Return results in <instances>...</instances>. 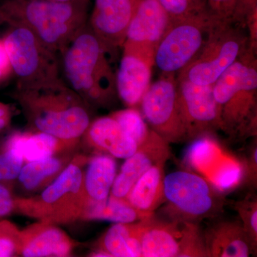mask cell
<instances>
[{
    "label": "cell",
    "instance_id": "obj_1",
    "mask_svg": "<svg viewBox=\"0 0 257 257\" xmlns=\"http://www.w3.org/2000/svg\"><path fill=\"white\" fill-rule=\"evenodd\" d=\"M16 99L32 128L73 145L92 122L90 107L62 78L18 87Z\"/></svg>",
    "mask_w": 257,
    "mask_h": 257
},
{
    "label": "cell",
    "instance_id": "obj_2",
    "mask_svg": "<svg viewBox=\"0 0 257 257\" xmlns=\"http://www.w3.org/2000/svg\"><path fill=\"white\" fill-rule=\"evenodd\" d=\"M112 51L87 24L59 53L62 81L89 107L105 105L116 92Z\"/></svg>",
    "mask_w": 257,
    "mask_h": 257
},
{
    "label": "cell",
    "instance_id": "obj_3",
    "mask_svg": "<svg viewBox=\"0 0 257 257\" xmlns=\"http://www.w3.org/2000/svg\"><path fill=\"white\" fill-rule=\"evenodd\" d=\"M87 5L52 0H6L0 6V20L30 29L49 50L58 56L87 25Z\"/></svg>",
    "mask_w": 257,
    "mask_h": 257
},
{
    "label": "cell",
    "instance_id": "obj_4",
    "mask_svg": "<svg viewBox=\"0 0 257 257\" xmlns=\"http://www.w3.org/2000/svg\"><path fill=\"white\" fill-rule=\"evenodd\" d=\"M250 47L213 84L220 114L221 130L229 135H249L256 130L257 69Z\"/></svg>",
    "mask_w": 257,
    "mask_h": 257
},
{
    "label": "cell",
    "instance_id": "obj_5",
    "mask_svg": "<svg viewBox=\"0 0 257 257\" xmlns=\"http://www.w3.org/2000/svg\"><path fill=\"white\" fill-rule=\"evenodd\" d=\"M87 160L83 156L72 159L60 175L39 195L15 197V211L56 225L82 219L87 205L82 167Z\"/></svg>",
    "mask_w": 257,
    "mask_h": 257
},
{
    "label": "cell",
    "instance_id": "obj_6",
    "mask_svg": "<svg viewBox=\"0 0 257 257\" xmlns=\"http://www.w3.org/2000/svg\"><path fill=\"white\" fill-rule=\"evenodd\" d=\"M248 23L219 20L200 53L179 72L198 85H212L225 70L251 47H256Z\"/></svg>",
    "mask_w": 257,
    "mask_h": 257
},
{
    "label": "cell",
    "instance_id": "obj_7",
    "mask_svg": "<svg viewBox=\"0 0 257 257\" xmlns=\"http://www.w3.org/2000/svg\"><path fill=\"white\" fill-rule=\"evenodd\" d=\"M164 196L172 219L196 224L219 215L225 203L220 192L207 179L185 170L165 176Z\"/></svg>",
    "mask_w": 257,
    "mask_h": 257
},
{
    "label": "cell",
    "instance_id": "obj_8",
    "mask_svg": "<svg viewBox=\"0 0 257 257\" xmlns=\"http://www.w3.org/2000/svg\"><path fill=\"white\" fill-rule=\"evenodd\" d=\"M219 20L209 11L172 21L155 51V65L164 74L182 72L200 53Z\"/></svg>",
    "mask_w": 257,
    "mask_h": 257
},
{
    "label": "cell",
    "instance_id": "obj_9",
    "mask_svg": "<svg viewBox=\"0 0 257 257\" xmlns=\"http://www.w3.org/2000/svg\"><path fill=\"white\" fill-rule=\"evenodd\" d=\"M18 87L60 79L58 56L49 50L30 29L10 25L3 39Z\"/></svg>",
    "mask_w": 257,
    "mask_h": 257
},
{
    "label": "cell",
    "instance_id": "obj_10",
    "mask_svg": "<svg viewBox=\"0 0 257 257\" xmlns=\"http://www.w3.org/2000/svg\"><path fill=\"white\" fill-rule=\"evenodd\" d=\"M138 224L142 257L207 256L204 234L196 223L152 214Z\"/></svg>",
    "mask_w": 257,
    "mask_h": 257
},
{
    "label": "cell",
    "instance_id": "obj_11",
    "mask_svg": "<svg viewBox=\"0 0 257 257\" xmlns=\"http://www.w3.org/2000/svg\"><path fill=\"white\" fill-rule=\"evenodd\" d=\"M140 104L147 124L167 143L188 140L175 74H163V77L150 84Z\"/></svg>",
    "mask_w": 257,
    "mask_h": 257
},
{
    "label": "cell",
    "instance_id": "obj_12",
    "mask_svg": "<svg viewBox=\"0 0 257 257\" xmlns=\"http://www.w3.org/2000/svg\"><path fill=\"white\" fill-rule=\"evenodd\" d=\"M187 165L219 192L236 187L244 175L243 165L209 137L196 140L186 152Z\"/></svg>",
    "mask_w": 257,
    "mask_h": 257
},
{
    "label": "cell",
    "instance_id": "obj_13",
    "mask_svg": "<svg viewBox=\"0 0 257 257\" xmlns=\"http://www.w3.org/2000/svg\"><path fill=\"white\" fill-rule=\"evenodd\" d=\"M171 23L158 0H142L128 25L123 50L155 62V51Z\"/></svg>",
    "mask_w": 257,
    "mask_h": 257
},
{
    "label": "cell",
    "instance_id": "obj_14",
    "mask_svg": "<svg viewBox=\"0 0 257 257\" xmlns=\"http://www.w3.org/2000/svg\"><path fill=\"white\" fill-rule=\"evenodd\" d=\"M181 109L189 139L200 138L221 130L220 114L212 85H198L183 78H177Z\"/></svg>",
    "mask_w": 257,
    "mask_h": 257
},
{
    "label": "cell",
    "instance_id": "obj_15",
    "mask_svg": "<svg viewBox=\"0 0 257 257\" xmlns=\"http://www.w3.org/2000/svg\"><path fill=\"white\" fill-rule=\"evenodd\" d=\"M142 0H95L89 25L111 50L122 47L130 22Z\"/></svg>",
    "mask_w": 257,
    "mask_h": 257
},
{
    "label": "cell",
    "instance_id": "obj_16",
    "mask_svg": "<svg viewBox=\"0 0 257 257\" xmlns=\"http://www.w3.org/2000/svg\"><path fill=\"white\" fill-rule=\"evenodd\" d=\"M169 144L152 130L145 143L121 166L119 173L115 177L110 195L126 199L134 184L147 170L154 165H165L170 157Z\"/></svg>",
    "mask_w": 257,
    "mask_h": 257
},
{
    "label": "cell",
    "instance_id": "obj_17",
    "mask_svg": "<svg viewBox=\"0 0 257 257\" xmlns=\"http://www.w3.org/2000/svg\"><path fill=\"white\" fill-rule=\"evenodd\" d=\"M75 245L57 225L39 221L20 231L19 256H69Z\"/></svg>",
    "mask_w": 257,
    "mask_h": 257
},
{
    "label": "cell",
    "instance_id": "obj_18",
    "mask_svg": "<svg viewBox=\"0 0 257 257\" xmlns=\"http://www.w3.org/2000/svg\"><path fill=\"white\" fill-rule=\"evenodd\" d=\"M153 61L130 51L123 50L122 57L115 74L118 96L125 105L135 107L151 84Z\"/></svg>",
    "mask_w": 257,
    "mask_h": 257
},
{
    "label": "cell",
    "instance_id": "obj_19",
    "mask_svg": "<svg viewBox=\"0 0 257 257\" xmlns=\"http://www.w3.org/2000/svg\"><path fill=\"white\" fill-rule=\"evenodd\" d=\"M207 256L247 257L256 248L238 221H221L204 234Z\"/></svg>",
    "mask_w": 257,
    "mask_h": 257
},
{
    "label": "cell",
    "instance_id": "obj_20",
    "mask_svg": "<svg viewBox=\"0 0 257 257\" xmlns=\"http://www.w3.org/2000/svg\"><path fill=\"white\" fill-rule=\"evenodd\" d=\"M84 135L88 145L115 158L127 159L138 148L111 116L92 121Z\"/></svg>",
    "mask_w": 257,
    "mask_h": 257
},
{
    "label": "cell",
    "instance_id": "obj_21",
    "mask_svg": "<svg viewBox=\"0 0 257 257\" xmlns=\"http://www.w3.org/2000/svg\"><path fill=\"white\" fill-rule=\"evenodd\" d=\"M3 145L20 154L25 162L55 156L76 146L49 134L37 131L13 133Z\"/></svg>",
    "mask_w": 257,
    "mask_h": 257
},
{
    "label": "cell",
    "instance_id": "obj_22",
    "mask_svg": "<svg viewBox=\"0 0 257 257\" xmlns=\"http://www.w3.org/2000/svg\"><path fill=\"white\" fill-rule=\"evenodd\" d=\"M164 167L165 164H159L147 170L134 184L126 197L130 205L146 217L154 214L165 200Z\"/></svg>",
    "mask_w": 257,
    "mask_h": 257
},
{
    "label": "cell",
    "instance_id": "obj_23",
    "mask_svg": "<svg viewBox=\"0 0 257 257\" xmlns=\"http://www.w3.org/2000/svg\"><path fill=\"white\" fill-rule=\"evenodd\" d=\"M87 164V170L83 175V187L87 204L107 199L116 175V163L114 157L107 154L98 155L89 159Z\"/></svg>",
    "mask_w": 257,
    "mask_h": 257
},
{
    "label": "cell",
    "instance_id": "obj_24",
    "mask_svg": "<svg viewBox=\"0 0 257 257\" xmlns=\"http://www.w3.org/2000/svg\"><path fill=\"white\" fill-rule=\"evenodd\" d=\"M72 160L69 156L57 157L26 162L18 177L20 185L30 192H39L52 183Z\"/></svg>",
    "mask_w": 257,
    "mask_h": 257
},
{
    "label": "cell",
    "instance_id": "obj_25",
    "mask_svg": "<svg viewBox=\"0 0 257 257\" xmlns=\"http://www.w3.org/2000/svg\"><path fill=\"white\" fill-rule=\"evenodd\" d=\"M99 249L111 256L142 257V246L138 221L116 223L101 238Z\"/></svg>",
    "mask_w": 257,
    "mask_h": 257
},
{
    "label": "cell",
    "instance_id": "obj_26",
    "mask_svg": "<svg viewBox=\"0 0 257 257\" xmlns=\"http://www.w3.org/2000/svg\"><path fill=\"white\" fill-rule=\"evenodd\" d=\"M147 218L130 205L126 199L109 196L101 202L88 203L83 220H103L115 223H135Z\"/></svg>",
    "mask_w": 257,
    "mask_h": 257
},
{
    "label": "cell",
    "instance_id": "obj_27",
    "mask_svg": "<svg viewBox=\"0 0 257 257\" xmlns=\"http://www.w3.org/2000/svg\"><path fill=\"white\" fill-rule=\"evenodd\" d=\"M138 146L143 145L152 132L143 114L135 107H128L110 115Z\"/></svg>",
    "mask_w": 257,
    "mask_h": 257
},
{
    "label": "cell",
    "instance_id": "obj_28",
    "mask_svg": "<svg viewBox=\"0 0 257 257\" xmlns=\"http://www.w3.org/2000/svg\"><path fill=\"white\" fill-rule=\"evenodd\" d=\"M211 14L218 20L226 22L251 23L256 16H250L243 8L241 0H207Z\"/></svg>",
    "mask_w": 257,
    "mask_h": 257
},
{
    "label": "cell",
    "instance_id": "obj_29",
    "mask_svg": "<svg viewBox=\"0 0 257 257\" xmlns=\"http://www.w3.org/2000/svg\"><path fill=\"white\" fill-rule=\"evenodd\" d=\"M172 21L183 20L210 11L207 0H158Z\"/></svg>",
    "mask_w": 257,
    "mask_h": 257
},
{
    "label": "cell",
    "instance_id": "obj_30",
    "mask_svg": "<svg viewBox=\"0 0 257 257\" xmlns=\"http://www.w3.org/2000/svg\"><path fill=\"white\" fill-rule=\"evenodd\" d=\"M24 162L20 154L3 145L0 149V183L10 185L18 179Z\"/></svg>",
    "mask_w": 257,
    "mask_h": 257
},
{
    "label": "cell",
    "instance_id": "obj_31",
    "mask_svg": "<svg viewBox=\"0 0 257 257\" xmlns=\"http://www.w3.org/2000/svg\"><path fill=\"white\" fill-rule=\"evenodd\" d=\"M20 231L14 223L0 220V257L19 256Z\"/></svg>",
    "mask_w": 257,
    "mask_h": 257
},
{
    "label": "cell",
    "instance_id": "obj_32",
    "mask_svg": "<svg viewBox=\"0 0 257 257\" xmlns=\"http://www.w3.org/2000/svg\"><path fill=\"white\" fill-rule=\"evenodd\" d=\"M241 218L243 229L247 233L252 242L257 243V204L256 201L246 197L235 206Z\"/></svg>",
    "mask_w": 257,
    "mask_h": 257
},
{
    "label": "cell",
    "instance_id": "obj_33",
    "mask_svg": "<svg viewBox=\"0 0 257 257\" xmlns=\"http://www.w3.org/2000/svg\"><path fill=\"white\" fill-rule=\"evenodd\" d=\"M15 197L8 184L0 183V220L14 212Z\"/></svg>",
    "mask_w": 257,
    "mask_h": 257
},
{
    "label": "cell",
    "instance_id": "obj_34",
    "mask_svg": "<svg viewBox=\"0 0 257 257\" xmlns=\"http://www.w3.org/2000/svg\"><path fill=\"white\" fill-rule=\"evenodd\" d=\"M13 73L9 57L5 50L3 40H0V84L5 82Z\"/></svg>",
    "mask_w": 257,
    "mask_h": 257
},
{
    "label": "cell",
    "instance_id": "obj_35",
    "mask_svg": "<svg viewBox=\"0 0 257 257\" xmlns=\"http://www.w3.org/2000/svg\"><path fill=\"white\" fill-rule=\"evenodd\" d=\"M13 117V110L8 104L0 101V132L10 126Z\"/></svg>",
    "mask_w": 257,
    "mask_h": 257
},
{
    "label": "cell",
    "instance_id": "obj_36",
    "mask_svg": "<svg viewBox=\"0 0 257 257\" xmlns=\"http://www.w3.org/2000/svg\"><path fill=\"white\" fill-rule=\"evenodd\" d=\"M243 8L250 16H255L257 12V0H241Z\"/></svg>",
    "mask_w": 257,
    "mask_h": 257
},
{
    "label": "cell",
    "instance_id": "obj_37",
    "mask_svg": "<svg viewBox=\"0 0 257 257\" xmlns=\"http://www.w3.org/2000/svg\"><path fill=\"white\" fill-rule=\"evenodd\" d=\"M60 3H89V0H52Z\"/></svg>",
    "mask_w": 257,
    "mask_h": 257
}]
</instances>
